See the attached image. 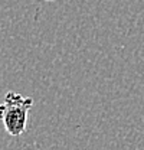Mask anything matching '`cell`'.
Returning a JSON list of instances; mask_svg holds the SVG:
<instances>
[{
    "mask_svg": "<svg viewBox=\"0 0 144 150\" xmlns=\"http://www.w3.org/2000/svg\"><path fill=\"white\" fill-rule=\"evenodd\" d=\"M45 1H55V0H45Z\"/></svg>",
    "mask_w": 144,
    "mask_h": 150,
    "instance_id": "cell-2",
    "label": "cell"
},
{
    "mask_svg": "<svg viewBox=\"0 0 144 150\" xmlns=\"http://www.w3.org/2000/svg\"><path fill=\"white\" fill-rule=\"evenodd\" d=\"M33 105L32 97H23L15 91H7L0 104V120L4 130L12 137L22 136L28 129V114Z\"/></svg>",
    "mask_w": 144,
    "mask_h": 150,
    "instance_id": "cell-1",
    "label": "cell"
}]
</instances>
